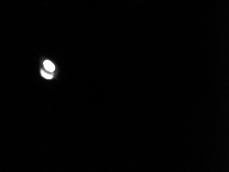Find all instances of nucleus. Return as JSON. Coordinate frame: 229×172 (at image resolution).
<instances>
[{"mask_svg":"<svg viewBox=\"0 0 229 172\" xmlns=\"http://www.w3.org/2000/svg\"><path fill=\"white\" fill-rule=\"evenodd\" d=\"M41 73L42 76H43L44 78H45V79H52V77H53V76H52V75L48 74V73L44 72L43 70L41 71Z\"/></svg>","mask_w":229,"mask_h":172,"instance_id":"2","label":"nucleus"},{"mask_svg":"<svg viewBox=\"0 0 229 172\" xmlns=\"http://www.w3.org/2000/svg\"><path fill=\"white\" fill-rule=\"evenodd\" d=\"M43 66L46 70L50 71V72H53L55 71V66L50 60H45L43 62Z\"/></svg>","mask_w":229,"mask_h":172,"instance_id":"1","label":"nucleus"}]
</instances>
